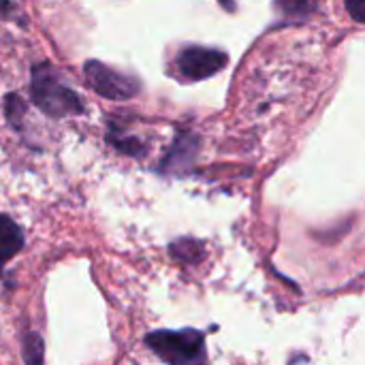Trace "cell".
Here are the masks:
<instances>
[{"mask_svg": "<svg viewBox=\"0 0 365 365\" xmlns=\"http://www.w3.org/2000/svg\"><path fill=\"white\" fill-rule=\"evenodd\" d=\"M30 98L34 107L49 118H68L86 113L81 96L62 81V75L49 62H36L32 66Z\"/></svg>", "mask_w": 365, "mask_h": 365, "instance_id": "cell-1", "label": "cell"}, {"mask_svg": "<svg viewBox=\"0 0 365 365\" xmlns=\"http://www.w3.org/2000/svg\"><path fill=\"white\" fill-rule=\"evenodd\" d=\"M143 342L165 364H203L207 359V355H205V338L197 329L152 331V334L145 336Z\"/></svg>", "mask_w": 365, "mask_h": 365, "instance_id": "cell-2", "label": "cell"}, {"mask_svg": "<svg viewBox=\"0 0 365 365\" xmlns=\"http://www.w3.org/2000/svg\"><path fill=\"white\" fill-rule=\"evenodd\" d=\"M83 79L90 90L109 101H128L135 98L141 90V81L137 77L113 71L98 60H88L83 64Z\"/></svg>", "mask_w": 365, "mask_h": 365, "instance_id": "cell-3", "label": "cell"}, {"mask_svg": "<svg viewBox=\"0 0 365 365\" xmlns=\"http://www.w3.org/2000/svg\"><path fill=\"white\" fill-rule=\"evenodd\" d=\"M227 62H229V58H227L225 51L210 49V47H199V45L184 47L175 58L178 73L186 81L207 79V77L216 75L218 71H222L227 66Z\"/></svg>", "mask_w": 365, "mask_h": 365, "instance_id": "cell-4", "label": "cell"}, {"mask_svg": "<svg viewBox=\"0 0 365 365\" xmlns=\"http://www.w3.org/2000/svg\"><path fill=\"white\" fill-rule=\"evenodd\" d=\"M195 152H197V139L190 133H180L173 148L165 156V160L160 165V171L163 173H180V171H184L192 163Z\"/></svg>", "mask_w": 365, "mask_h": 365, "instance_id": "cell-5", "label": "cell"}, {"mask_svg": "<svg viewBox=\"0 0 365 365\" xmlns=\"http://www.w3.org/2000/svg\"><path fill=\"white\" fill-rule=\"evenodd\" d=\"M24 248V231L21 227L6 214H0V274L4 265L19 255Z\"/></svg>", "mask_w": 365, "mask_h": 365, "instance_id": "cell-6", "label": "cell"}, {"mask_svg": "<svg viewBox=\"0 0 365 365\" xmlns=\"http://www.w3.org/2000/svg\"><path fill=\"white\" fill-rule=\"evenodd\" d=\"M107 141L124 156H143L145 154V145L141 139L133 137V135H124L122 128H118V124H109V130H107Z\"/></svg>", "mask_w": 365, "mask_h": 365, "instance_id": "cell-7", "label": "cell"}, {"mask_svg": "<svg viewBox=\"0 0 365 365\" xmlns=\"http://www.w3.org/2000/svg\"><path fill=\"white\" fill-rule=\"evenodd\" d=\"M276 6L291 19H306L317 11V0H276Z\"/></svg>", "mask_w": 365, "mask_h": 365, "instance_id": "cell-8", "label": "cell"}, {"mask_svg": "<svg viewBox=\"0 0 365 365\" xmlns=\"http://www.w3.org/2000/svg\"><path fill=\"white\" fill-rule=\"evenodd\" d=\"M26 103L19 94L11 92L4 96V115L11 124V128L15 130H21L24 128V115H26Z\"/></svg>", "mask_w": 365, "mask_h": 365, "instance_id": "cell-9", "label": "cell"}, {"mask_svg": "<svg viewBox=\"0 0 365 365\" xmlns=\"http://www.w3.org/2000/svg\"><path fill=\"white\" fill-rule=\"evenodd\" d=\"M24 361L26 364H41L43 361V340L34 331H28L24 338Z\"/></svg>", "mask_w": 365, "mask_h": 365, "instance_id": "cell-10", "label": "cell"}, {"mask_svg": "<svg viewBox=\"0 0 365 365\" xmlns=\"http://www.w3.org/2000/svg\"><path fill=\"white\" fill-rule=\"evenodd\" d=\"M344 2H346V9H349L351 17L355 21L365 24V0H344Z\"/></svg>", "mask_w": 365, "mask_h": 365, "instance_id": "cell-11", "label": "cell"}, {"mask_svg": "<svg viewBox=\"0 0 365 365\" xmlns=\"http://www.w3.org/2000/svg\"><path fill=\"white\" fill-rule=\"evenodd\" d=\"M15 11V4L11 0H0V19L11 17V13Z\"/></svg>", "mask_w": 365, "mask_h": 365, "instance_id": "cell-12", "label": "cell"}]
</instances>
